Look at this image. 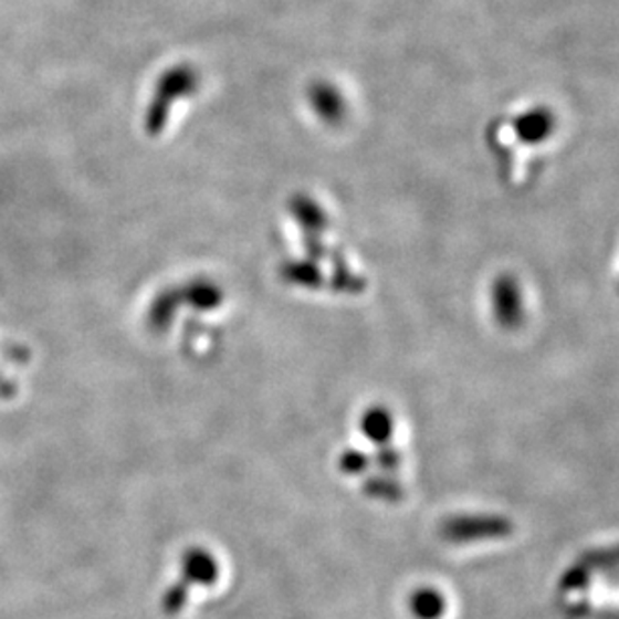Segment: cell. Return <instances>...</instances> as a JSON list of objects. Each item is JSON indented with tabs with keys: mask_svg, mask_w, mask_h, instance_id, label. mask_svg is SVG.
<instances>
[{
	"mask_svg": "<svg viewBox=\"0 0 619 619\" xmlns=\"http://www.w3.org/2000/svg\"><path fill=\"white\" fill-rule=\"evenodd\" d=\"M513 523L503 515H457L442 523V537L451 543L495 542L513 533Z\"/></svg>",
	"mask_w": 619,
	"mask_h": 619,
	"instance_id": "obj_1",
	"label": "cell"
},
{
	"mask_svg": "<svg viewBox=\"0 0 619 619\" xmlns=\"http://www.w3.org/2000/svg\"><path fill=\"white\" fill-rule=\"evenodd\" d=\"M447 609V599L439 589L422 587L410 597V611L417 619H441Z\"/></svg>",
	"mask_w": 619,
	"mask_h": 619,
	"instance_id": "obj_5",
	"label": "cell"
},
{
	"mask_svg": "<svg viewBox=\"0 0 619 619\" xmlns=\"http://www.w3.org/2000/svg\"><path fill=\"white\" fill-rule=\"evenodd\" d=\"M491 308L499 328L505 332L520 331L525 324V296L520 280L513 274L505 272L495 277L491 286Z\"/></svg>",
	"mask_w": 619,
	"mask_h": 619,
	"instance_id": "obj_2",
	"label": "cell"
},
{
	"mask_svg": "<svg viewBox=\"0 0 619 619\" xmlns=\"http://www.w3.org/2000/svg\"><path fill=\"white\" fill-rule=\"evenodd\" d=\"M553 129H555V117L552 111H527L515 122V133L523 144H543L545 139L552 137Z\"/></svg>",
	"mask_w": 619,
	"mask_h": 619,
	"instance_id": "obj_4",
	"label": "cell"
},
{
	"mask_svg": "<svg viewBox=\"0 0 619 619\" xmlns=\"http://www.w3.org/2000/svg\"><path fill=\"white\" fill-rule=\"evenodd\" d=\"M619 567V543L601 547V549H591L584 557H579V562L562 577L559 587L564 591H574L581 589L589 581V575L594 571H609V569H618Z\"/></svg>",
	"mask_w": 619,
	"mask_h": 619,
	"instance_id": "obj_3",
	"label": "cell"
}]
</instances>
